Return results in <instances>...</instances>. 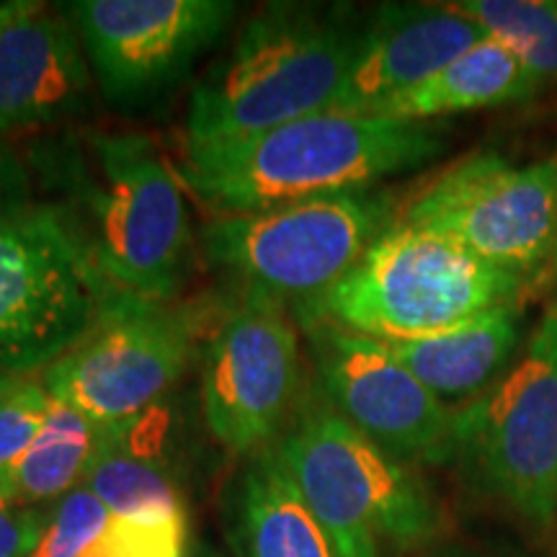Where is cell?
<instances>
[{"instance_id": "cell-1", "label": "cell", "mask_w": 557, "mask_h": 557, "mask_svg": "<svg viewBox=\"0 0 557 557\" xmlns=\"http://www.w3.org/2000/svg\"><path fill=\"white\" fill-rule=\"evenodd\" d=\"M444 129L369 114L318 111L259 135L186 145L181 181L218 218L372 189L442 156Z\"/></svg>"}, {"instance_id": "cell-2", "label": "cell", "mask_w": 557, "mask_h": 557, "mask_svg": "<svg viewBox=\"0 0 557 557\" xmlns=\"http://www.w3.org/2000/svg\"><path fill=\"white\" fill-rule=\"evenodd\" d=\"M364 29L344 11L271 3L197 83L186 145L259 135L329 111L357 60Z\"/></svg>"}, {"instance_id": "cell-3", "label": "cell", "mask_w": 557, "mask_h": 557, "mask_svg": "<svg viewBox=\"0 0 557 557\" xmlns=\"http://www.w3.org/2000/svg\"><path fill=\"white\" fill-rule=\"evenodd\" d=\"M532 289L527 278L487 267L457 243L395 220L305 325L333 323L382 344L416 341L524 302Z\"/></svg>"}, {"instance_id": "cell-4", "label": "cell", "mask_w": 557, "mask_h": 557, "mask_svg": "<svg viewBox=\"0 0 557 557\" xmlns=\"http://www.w3.org/2000/svg\"><path fill=\"white\" fill-rule=\"evenodd\" d=\"M276 457L344 557H380L382 547L408 553L442 532L426 480L331 406L305 410Z\"/></svg>"}, {"instance_id": "cell-5", "label": "cell", "mask_w": 557, "mask_h": 557, "mask_svg": "<svg viewBox=\"0 0 557 557\" xmlns=\"http://www.w3.org/2000/svg\"><path fill=\"white\" fill-rule=\"evenodd\" d=\"M451 438L470 491L537 532L557 524V297L513 364L455 408Z\"/></svg>"}, {"instance_id": "cell-6", "label": "cell", "mask_w": 557, "mask_h": 557, "mask_svg": "<svg viewBox=\"0 0 557 557\" xmlns=\"http://www.w3.org/2000/svg\"><path fill=\"white\" fill-rule=\"evenodd\" d=\"M75 220L103 278L120 295L160 302L178 284L189 248V214L176 173L156 143L129 132H96L78 173Z\"/></svg>"}, {"instance_id": "cell-7", "label": "cell", "mask_w": 557, "mask_h": 557, "mask_svg": "<svg viewBox=\"0 0 557 557\" xmlns=\"http://www.w3.org/2000/svg\"><path fill=\"white\" fill-rule=\"evenodd\" d=\"M393 225L395 197L372 186L218 218L205 230V248L253 295L295 302L305 325Z\"/></svg>"}, {"instance_id": "cell-8", "label": "cell", "mask_w": 557, "mask_h": 557, "mask_svg": "<svg viewBox=\"0 0 557 557\" xmlns=\"http://www.w3.org/2000/svg\"><path fill=\"white\" fill-rule=\"evenodd\" d=\"M120 297L62 209L0 214V377L52 367Z\"/></svg>"}, {"instance_id": "cell-9", "label": "cell", "mask_w": 557, "mask_h": 557, "mask_svg": "<svg viewBox=\"0 0 557 557\" xmlns=\"http://www.w3.org/2000/svg\"><path fill=\"white\" fill-rule=\"evenodd\" d=\"M400 220L537 284L555 274L557 158L519 165L475 152L431 181Z\"/></svg>"}, {"instance_id": "cell-10", "label": "cell", "mask_w": 557, "mask_h": 557, "mask_svg": "<svg viewBox=\"0 0 557 557\" xmlns=\"http://www.w3.org/2000/svg\"><path fill=\"white\" fill-rule=\"evenodd\" d=\"M189 359V320L122 295L73 351L45 369L41 385L99 429H114L156 408Z\"/></svg>"}, {"instance_id": "cell-11", "label": "cell", "mask_w": 557, "mask_h": 557, "mask_svg": "<svg viewBox=\"0 0 557 557\" xmlns=\"http://www.w3.org/2000/svg\"><path fill=\"white\" fill-rule=\"evenodd\" d=\"M312 357L329 406L406 465L455 457V408L421 385L382 341L333 323L310 329Z\"/></svg>"}, {"instance_id": "cell-12", "label": "cell", "mask_w": 557, "mask_h": 557, "mask_svg": "<svg viewBox=\"0 0 557 557\" xmlns=\"http://www.w3.org/2000/svg\"><path fill=\"white\" fill-rule=\"evenodd\" d=\"M299 389V338L282 302L253 295L209 341L201 369L207 429L230 451L267 449Z\"/></svg>"}, {"instance_id": "cell-13", "label": "cell", "mask_w": 557, "mask_h": 557, "mask_svg": "<svg viewBox=\"0 0 557 557\" xmlns=\"http://www.w3.org/2000/svg\"><path fill=\"white\" fill-rule=\"evenodd\" d=\"M70 18L107 99L163 94L233 24L230 0H78Z\"/></svg>"}, {"instance_id": "cell-14", "label": "cell", "mask_w": 557, "mask_h": 557, "mask_svg": "<svg viewBox=\"0 0 557 557\" xmlns=\"http://www.w3.org/2000/svg\"><path fill=\"white\" fill-rule=\"evenodd\" d=\"M485 34L447 3H387L364 29L361 47L329 111L369 114L468 52Z\"/></svg>"}, {"instance_id": "cell-15", "label": "cell", "mask_w": 557, "mask_h": 557, "mask_svg": "<svg viewBox=\"0 0 557 557\" xmlns=\"http://www.w3.org/2000/svg\"><path fill=\"white\" fill-rule=\"evenodd\" d=\"M90 70L73 18L41 5L0 34V135L78 114Z\"/></svg>"}, {"instance_id": "cell-16", "label": "cell", "mask_w": 557, "mask_h": 557, "mask_svg": "<svg viewBox=\"0 0 557 557\" xmlns=\"http://www.w3.org/2000/svg\"><path fill=\"white\" fill-rule=\"evenodd\" d=\"M527 338L524 302H511L436 336L385 346L436 398L470 400L513 364Z\"/></svg>"}, {"instance_id": "cell-17", "label": "cell", "mask_w": 557, "mask_h": 557, "mask_svg": "<svg viewBox=\"0 0 557 557\" xmlns=\"http://www.w3.org/2000/svg\"><path fill=\"white\" fill-rule=\"evenodd\" d=\"M230 542L238 557H344L278 462L276 449L256 451L243 472Z\"/></svg>"}, {"instance_id": "cell-18", "label": "cell", "mask_w": 557, "mask_h": 557, "mask_svg": "<svg viewBox=\"0 0 557 557\" xmlns=\"http://www.w3.org/2000/svg\"><path fill=\"white\" fill-rule=\"evenodd\" d=\"M169 416L158 406L114 429H101L83 485L111 517L186 513L169 462Z\"/></svg>"}, {"instance_id": "cell-19", "label": "cell", "mask_w": 557, "mask_h": 557, "mask_svg": "<svg viewBox=\"0 0 557 557\" xmlns=\"http://www.w3.org/2000/svg\"><path fill=\"white\" fill-rule=\"evenodd\" d=\"M537 94H542L540 86L511 58V52L485 37L416 88L380 103L369 111V116L434 122L438 116L521 103Z\"/></svg>"}, {"instance_id": "cell-20", "label": "cell", "mask_w": 557, "mask_h": 557, "mask_svg": "<svg viewBox=\"0 0 557 557\" xmlns=\"http://www.w3.org/2000/svg\"><path fill=\"white\" fill-rule=\"evenodd\" d=\"M101 429L81 410L52 398L45 426L13 468L0 472V493L24 506L60 500L83 485L99 449Z\"/></svg>"}, {"instance_id": "cell-21", "label": "cell", "mask_w": 557, "mask_h": 557, "mask_svg": "<svg viewBox=\"0 0 557 557\" xmlns=\"http://www.w3.org/2000/svg\"><path fill=\"white\" fill-rule=\"evenodd\" d=\"M498 41L540 90L557 83V0H457L447 3Z\"/></svg>"}, {"instance_id": "cell-22", "label": "cell", "mask_w": 557, "mask_h": 557, "mask_svg": "<svg viewBox=\"0 0 557 557\" xmlns=\"http://www.w3.org/2000/svg\"><path fill=\"white\" fill-rule=\"evenodd\" d=\"M186 513L111 517L83 557H184Z\"/></svg>"}, {"instance_id": "cell-23", "label": "cell", "mask_w": 557, "mask_h": 557, "mask_svg": "<svg viewBox=\"0 0 557 557\" xmlns=\"http://www.w3.org/2000/svg\"><path fill=\"white\" fill-rule=\"evenodd\" d=\"M111 519L109 508L86 485L73 487L47 517L45 534L29 557H83Z\"/></svg>"}, {"instance_id": "cell-24", "label": "cell", "mask_w": 557, "mask_h": 557, "mask_svg": "<svg viewBox=\"0 0 557 557\" xmlns=\"http://www.w3.org/2000/svg\"><path fill=\"white\" fill-rule=\"evenodd\" d=\"M52 395L41 382L16 380L0 393V472L18 462L32 447L50 413Z\"/></svg>"}, {"instance_id": "cell-25", "label": "cell", "mask_w": 557, "mask_h": 557, "mask_svg": "<svg viewBox=\"0 0 557 557\" xmlns=\"http://www.w3.org/2000/svg\"><path fill=\"white\" fill-rule=\"evenodd\" d=\"M47 517L37 506H24L0 493V557H29L45 534Z\"/></svg>"}, {"instance_id": "cell-26", "label": "cell", "mask_w": 557, "mask_h": 557, "mask_svg": "<svg viewBox=\"0 0 557 557\" xmlns=\"http://www.w3.org/2000/svg\"><path fill=\"white\" fill-rule=\"evenodd\" d=\"M26 191H29V178L21 169L18 158L0 143V214L26 207Z\"/></svg>"}, {"instance_id": "cell-27", "label": "cell", "mask_w": 557, "mask_h": 557, "mask_svg": "<svg viewBox=\"0 0 557 557\" xmlns=\"http://www.w3.org/2000/svg\"><path fill=\"white\" fill-rule=\"evenodd\" d=\"M41 5L45 3H37V0H9V3H0V34L11 29L13 24H18L21 18L32 16Z\"/></svg>"}, {"instance_id": "cell-28", "label": "cell", "mask_w": 557, "mask_h": 557, "mask_svg": "<svg viewBox=\"0 0 557 557\" xmlns=\"http://www.w3.org/2000/svg\"><path fill=\"white\" fill-rule=\"evenodd\" d=\"M184 557H220V555L214 553V549L209 545H205V542H191V545L186 547Z\"/></svg>"}, {"instance_id": "cell-29", "label": "cell", "mask_w": 557, "mask_h": 557, "mask_svg": "<svg viewBox=\"0 0 557 557\" xmlns=\"http://www.w3.org/2000/svg\"><path fill=\"white\" fill-rule=\"evenodd\" d=\"M444 557H532V555H519V553H451Z\"/></svg>"}, {"instance_id": "cell-30", "label": "cell", "mask_w": 557, "mask_h": 557, "mask_svg": "<svg viewBox=\"0 0 557 557\" xmlns=\"http://www.w3.org/2000/svg\"><path fill=\"white\" fill-rule=\"evenodd\" d=\"M16 380H18V377H0V393H3V389H9Z\"/></svg>"}, {"instance_id": "cell-31", "label": "cell", "mask_w": 557, "mask_h": 557, "mask_svg": "<svg viewBox=\"0 0 557 557\" xmlns=\"http://www.w3.org/2000/svg\"><path fill=\"white\" fill-rule=\"evenodd\" d=\"M555 276H557V243H555Z\"/></svg>"}]
</instances>
